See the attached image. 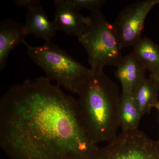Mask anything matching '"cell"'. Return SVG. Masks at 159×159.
Returning <instances> with one entry per match:
<instances>
[{
	"label": "cell",
	"instance_id": "6da1fadb",
	"mask_svg": "<svg viewBox=\"0 0 159 159\" xmlns=\"http://www.w3.org/2000/svg\"><path fill=\"white\" fill-rule=\"evenodd\" d=\"M0 147L11 159H93L99 150L77 100L46 77L12 86L1 98Z\"/></svg>",
	"mask_w": 159,
	"mask_h": 159
},
{
	"label": "cell",
	"instance_id": "7a4b0ae2",
	"mask_svg": "<svg viewBox=\"0 0 159 159\" xmlns=\"http://www.w3.org/2000/svg\"><path fill=\"white\" fill-rule=\"evenodd\" d=\"M91 71L78 93L77 102L83 125L91 141L97 145L108 143L117 136L121 94L117 84L103 70Z\"/></svg>",
	"mask_w": 159,
	"mask_h": 159
},
{
	"label": "cell",
	"instance_id": "3957f363",
	"mask_svg": "<svg viewBox=\"0 0 159 159\" xmlns=\"http://www.w3.org/2000/svg\"><path fill=\"white\" fill-rule=\"evenodd\" d=\"M30 59L44 71L46 77L54 80L59 86L78 95L92 74L66 51L52 43L39 47L25 43Z\"/></svg>",
	"mask_w": 159,
	"mask_h": 159
},
{
	"label": "cell",
	"instance_id": "277c9868",
	"mask_svg": "<svg viewBox=\"0 0 159 159\" xmlns=\"http://www.w3.org/2000/svg\"><path fill=\"white\" fill-rule=\"evenodd\" d=\"M85 29L78 38L88 56L92 70H103L106 66H118L122 48L113 24L100 10L91 12Z\"/></svg>",
	"mask_w": 159,
	"mask_h": 159
},
{
	"label": "cell",
	"instance_id": "5b68a950",
	"mask_svg": "<svg viewBox=\"0 0 159 159\" xmlns=\"http://www.w3.org/2000/svg\"><path fill=\"white\" fill-rule=\"evenodd\" d=\"M93 159H159V140L142 131L123 132L104 147Z\"/></svg>",
	"mask_w": 159,
	"mask_h": 159
},
{
	"label": "cell",
	"instance_id": "8992f818",
	"mask_svg": "<svg viewBox=\"0 0 159 159\" xmlns=\"http://www.w3.org/2000/svg\"><path fill=\"white\" fill-rule=\"evenodd\" d=\"M159 0H144L126 6L119 13L113 25L122 48L133 46L142 38L147 15Z\"/></svg>",
	"mask_w": 159,
	"mask_h": 159
},
{
	"label": "cell",
	"instance_id": "52a82bcc",
	"mask_svg": "<svg viewBox=\"0 0 159 159\" xmlns=\"http://www.w3.org/2000/svg\"><path fill=\"white\" fill-rule=\"evenodd\" d=\"M54 25L57 30L70 36H78L82 33L89 22V16L82 15L74 9L66 0H55Z\"/></svg>",
	"mask_w": 159,
	"mask_h": 159
},
{
	"label": "cell",
	"instance_id": "ba28073f",
	"mask_svg": "<svg viewBox=\"0 0 159 159\" xmlns=\"http://www.w3.org/2000/svg\"><path fill=\"white\" fill-rule=\"evenodd\" d=\"M26 35L24 25L11 19L3 20L0 23V70L6 65L9 54L20 44H25Z\"/></svg>",
	"mask_w": 159,
	"mask_h": 159
},
{
	"label": "cell",
	"instance_id": "9c48e42d",
	"mask_svg": "<svg viewBox=\"0 0 159 159\" xmlns=\"http://www.w3.org/2000/svg\"><path fill=\"white\" fill-rule=\"evenodd\" d=\"M146 71L133 52L123 56L115 73L121 84L122 93H132L139 83L145 77Z\"/></svg>",
	"mask_w": 159,
	"mask_h": 159
},
{
	"label": "cell",
	"instance_id": "30bf717a",
	"mask_svg": "<svg viewBox=\"0 0 159 159\" xmlns=\"http://www.w3.org/2000/svg\"><path fill=\"white\" fill-rule=\"evenodd\" d=\"M26 36L31 34L35 38L42 39L45 43L51 42L55 36L57 29L41 5L29 10L24 25Z\"/></svg>",
	"mask_w": 159,
	"mask_h": 159
},
{
	"label": "cell",
	"instance_id": "8fae6325",
	"mask_svg": "<svg viewBox=\"0 0 159 159\" xmlns=\"http://www.w3.org/2000/svg\"><path fill=\"white\" fill-rule=\"evenodd\" d=\"M142 117L132 93H122L118 108V121L122 131L138 129Z\"/></svg>",
	"mask_w": 159,
	"mask_h": 159
},
{
	"label": "cell",
	"instance_id": "7c38bea8",
	"mask_svg": "<svg viewBox=\"0 0 159 159\" xmlns=\"http://www.w3.org/2000/svg\"><path fill=\"white\" fill-rule=\"evenodd\" d=\"M133 52L138 60L150 74L159 71V48L149 38L144 36L133 46Z\"/></svg>",
	"mask_w": 159,
	"mask_h": 159
},
{
	"label": "cell",
	"instance_id": "4fadbf2b",
	"mask_svg": "<svg viewBox=\"0 0 159 159\" xmlns=\"http://www.w3.org/2000/svg\"><path fill=\"white\" fill-rule=\"evenodd\" d=\"M142 117L149 114L159 100V89L150 78L145 77L132 92Z\"/></svg>",
	"mask_w": 159,
	"mask_h": 159
},
{
	"label": "cell",
	"instance_id": "5bb4252c",
	"mask_svg": "<svg viewBox=\"0 0 159 159\" xmlns=\"http://www.w3.org/2000/svg\"><path fill=\"white\" fill-rule=\"evenodd\" d=\"M74 9L80 11L82 9L90 10L91 12L98 11L106 2L104 0H66Z\"/></svg>",
	"mask_w": 159,
	"mask_h": 159
},
{
	"label": "cell",
	"instance_id": "9a60e30c",
	"mask_svg": "<svg viewBox=\"0 0 159 159\" xmlns=\"http://www.w3.org/2000/svg\"><path fill=\"white\" fill-rule=\"evenodd\" d=\"M17 6L28 9V10L33 9L40 5L39 0H16L15 1Z\"/></svg>",
	"mask_w": 159,
	"mask_h": 159
},
{
	"label": "cell",
	"instance_id": "2e32d148",
	"mask_svg": "<svg viewBox=\"0 0 159 159\" xmlns=\"http://www.w3.org/2000/svg\"><path fill=\"white\" fill-rule=\"evenodd\" d=\"M149 78L153 81L159 89V71L153 74H150Z\"/></svg>",
	"mask_w": 159,
	"mask_h": 159
},
{
	"label": "cell",
	"instance_id": "e0dca14e",
	"mask_svg": "<svg viewBox=\"0 0 159 159\" xmlns=\"http://www.w3.org/2000/svg\"><path fill=\"white\" fill-rule=\"evenodd\" d=\"M153 108H155L158 111L159 114V99L158 100L157 102L156 103V104H155L154 105Z\"/></svg>",
	"mask_w": 159,
	"mask_h": 159
}]
</instances>
